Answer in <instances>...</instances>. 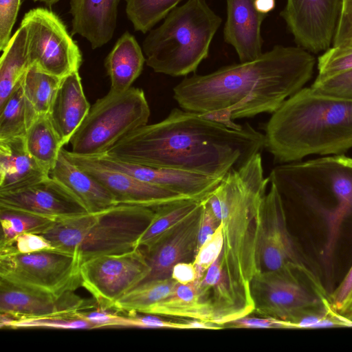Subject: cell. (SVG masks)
<instances>
[{
  "instance_id": "33",
  "label": "cell",
  "mask_w": 352,
  "mask_h": 352,
  "mask_svg": "<svg viewBox=\"0 0 352 352\" xmlns=\"http://www.w3.org/2000/svg\"><path fill=\"white\" fill-rule=\"evenodd\" d=\"M177 284L172 278L141 283L118 300L113 309L128 314H143L148 307L170 294Z\"/></svg>"
},
{
  "instance_id": "19",
  "label": "cell",
  "mask_w": 352,
  "mask_h": 352,
  "mask_svg": "<svg viewBox=\"0 0 352 352\" xmlns=\"http://www.w3.org/2000/svg\"><path fill=\"white\" fill-rule=\"evenodd\" d=\"M202 210L203 201L199 208L171 234L148 248L140 249L148 272L140 284L171 278L174 265L194 258Z\"/></svg>"
},
{
  "instance_id": "37",
  "label": "cell",
  "mask_w": 352,
  "mask_h": 352,
  "mask_svg": "<svg viewBox=\"0 0 352 352\" xmlns=\"http://www.w3.org/2000/svg\"><path fill=\"white\" fill-rule=\"evenodd\" d=\"M352 69V40L333 46L318 58V74L324 79Z\"/></svg>"
},
{
  "instance_id": "1",
  "label": "cell",
  "mask_w": 352,
  "mask_h": 352,
  "mask_svg": "<svg viewBox=\"0 0 352 352\" xmlns=\"http://www.w3.org/2000/svg\"><path fill=\"white\" fill-rule=\"evenodd\" d=\"M263 148L264 134L248 123L233 129L174 108L162 121L133 131L105 153L130 163L222 178Z\"/></svg>"
},
{
  "instance_id": "5",
  "label": "cell",
  "mask_w": 352,
  "mask_h": 352,
  "mask_svg": "<svg viewBox=\"0 0 352 352\" xmlns=\"http://www.w3.org/2000/svg\"><path fill=\"white\" fill-rule=\"evenodd\" d=\"M270 182L283 203H292L319 215L331 239L340 236L352 217V158L344 155L290 162L274 167Z\"/></svg>"
},
{
  "instance_id": "14",
  "label": "cell",
  "mask_w": 352,
  "mask_h": 352,
  "mask_svg": "<svg viewBox=\"0 0 352 352\" xmlns=\"http://www.w3.org/2000/svg\"><path fill=\"white\" fill-rule=\"evenodd\" d=\"M63 151L69 160L99 181L111 193L118 204L140 205L157 209L192 199L107 166L93 156L78 155L64 148Z\"/></svg>"
},
{
  "instance_id": "29",
  "label": "cell",
  "mask_w": 352,
  "mask_h": 352,
  "mask_svg": "<svg viewBox=\"0 0 352 352\" xmlns=\"http://www.w3.org/2000/svg\"><path fill=\"white\" fill-rule=\"evenodd\" d=\"M200 285L210 294L220 325L223 327L228 322L243 316L223 269L220 255L200 280Z\"/></svg>"
},
{
  "instance_id": "11",
  "label": "cell",
  "mask_w": 352,
  "mask_h": 352,
  "mask_svg": "<svg viewBox=\"0 0 352 352\" xmlns=\"http://www.w3.org/2000/svg\"><path fill=\"white\" fill-rule=\"evenodd\" d=\"M28 30L31 65L60 78L78 72L82 54L62 20L52 11L36 8L21 22Z\"/></svg>"
},
{
  "instance_id": "30",
  "label": "cell",
  "mask_w": 352,
  "mask_h": 352,
  "mask_svg": "<svg viewBox=\"0 0 352 352\" xmlns=\"http://www.w3.org/2000/svg\"><path fill=\"white\" fill-rule=\"evenodd\" d=\"M24 140L28 153L50 173L64 145L48 114L34 120Z\"/></svg>"
},
{
  "instance_id": "27",
  "label": "cell",
  "mask_w": 352,
  "mask_h": 352,
  "mask_svg": "<svg viewBox=\"0 0 352 352\" xmlns=\"http://www.w3.org/2000/svg\"><path fill=\"white\" fill-rule=\"evenodd\" d=\"M2 52L0 59V106L19 85L32 65L28 30L24 24L21 23Z\"/></svg>"
},
{
  "instance_id": "7",
  "label": "cell",
  "mask_w": 352,
  "mask_h": 352,
  "mask_svg": "<svg viewBox=\"0 0 352 352\" xmlns=\"http://www.w3.org/2000/svg\"><path fill=\"white\" fill-rule=\"evenodd\" d=\"M221 19L206 0H188L152 29L142 43L146 63L155 72L183 76L208 57Z\"/></svg>"
},
{
  "instance_id": "47",
  "label": "cell",
  "mask_w": 352,
  "mask_h": 352,
  "mask_svg": "<svg viewBox=\"0 0 352 352\" xmlns=\"http://www.w3.org/2000/svg\"><path fill=\"white\" fill-rule=\"evenodd\" d=\"M146 314V315H138L137 313L129 314L128 316L130 318L131 327L181 329V322L164 320L154 314Z\"/></svg>"
},
{
  "instance_id": "25",
  "label": "cell",
  "mask_w": 352,
  "mask_h": 352,
  "mask_svg": "<svg viewBox=\"0 0 352 352\" xmlns=\"http://www.w3.org/2000/svg\"><path fill=\"white\" fill-rule=\"evenodd\" d=\"M143 314L199 319L220 325L209 293L201 287L200 280L185 285L177 283L170 294Z\"/></svg>"
},
{
  "instance_id": "38",
  "label": "cell",
  "mask_w": 352,
  "mask_h": 352,
  "mask_svg": "<svg viewBox=\"0 0 352 352\" xmlns=\"http://www.w3.org/2000/svg\"><path fill=\"white\" fill-rule=\"evenodd\" d=\"M223 242V225L220 222L214 233L201 245L192 260L199 279L204 277L208 269L221 254Z\"/></svg>"
},
{
  "instance_id": "23",
  "label": "cell",
  "mask_w": 352,
  "mask_h": 352,
  "mask_svg": "<svg viewBox=\"0 0 352 352\" xmlns=\"http://www.w3.org/2000/svg\"><path fill=\"white\" fill-rule=\"evenodd\" d=\"M63 148L50 173L52 177L67 188L89 213L99 212L119 204L99 181L69 160Z\"/></svg>"
},
{
  "instance_id": "40",
  "label": "cell",
  "mask_w": 352,
  "mask_h": 352,
  "mask_svg": "<svg viewBox=\"0 0 352 352\" xmlns=\"http://www.w3.org/2000/svg\"><path fill=\"white\" fill-rule=\"evenodd\" d=\"M311 87L324 94L352 99V69L324 79H316Z\"/></svg>"
},
{
  "instance_id": "34",
  "label": "cell",
  "mask_w": 352,
  "mask_h": 352,
  "mask_svg": "<svg viewBox=\"0 0 352 352\" xmlns=\"http://www.w3.org/2000/svg\"><path fill=\"white\" fill-rule=\"evenodd\" d=\"M128 19L135 31L146 33L177 6L182 0H124Z\"/></svg>"
},
{
  "instance_id": "22",
  "label": "cell",
  "mask_w": 352,
  "mask_h": 352,
  "mask_svg": "<svg viewBox=\"0 0 352 352\" xmlns=\"http://www.w3.org/2000/svg\"><path fill=\"white\" fill-rule=\"evenodd\" d=\"M90 108L78 72L63 78L48 116L63 145L70 142Z\"/></svg>"
},
{
  "instance_id": "3",
  "label": "cell",
  "mask_w": 352,
  "mask_h": 352,
  "mask_svg": "<svg viewBox=\"0 0 352 352\" xmlns=\"http://www.w3.org/2000/svg\"><path fill=\"white\" fill-rule=\"evenodd\" d=\"M269 182L259 152L229 170L206 198L223 225L221 260L243 316L255 309L251 284L260 272L261 204Z\"/></svg>"
},
{
  "instance_id": "43",
  "label": "cell",
  "mask_w": 352,
  "mask_h": 352,
  "mask_svg": "<svg viewBox=\"0 0 352 352\" xmlns=\"http://www.w3.org/2000/svg\"><path fill=\"white\" fill-rule=\"evenodd\" d=\"M76 315L93 324L96 329L102 327H131L129 316H122L98 308L96 311H80Z\"/></svg>"
},
{
  "instance_id": "46",
  "label": "cell",
  "mask_w": 352,
  "mask_h": 352,
  "mask_svg": "<svg viewBox=\"0 0 352 352\" xmlns=\"http://www.w3.org/2000/svg\"><path fill=\"white\" fill-rule=\"evenodd\" d=\"M352 40V0H343L342 14L333 39V46Z\"/></svg>"
},
{
  "instance_id": "50",
  "label": "cell",
  "mask_w": 352,
  "mask_h": 352,
  "mask_svg": "<svg viewBox=\"0 0 352 352\" xmlns=\"http://www.w3.org/2000/svg\"><path fill=\"white\" fill-rule=\"evenodd\" d=\"M256 9L261 13L267 14L275 7V0H255Z\"/></svg>"
},
{
  "instance_id": "32",
  "label": "cell",
  "mask_w": 352,
  "mask_h": 352,
  "mask_svg": "<svg viewBox=\"0 0 352 352\" xmlns=\"http://www.w3.org/2000/svg\"><path fill=\"white\" fill-rule=\"evenodd\" d=\"M60 78L32 65L22 80L25 97L38 116L49 113Z\"/></svg>"
},
{
  "instance_id": "36",
  "label": "cell",
  "mask_w": 352,
  "mask_h": 352,
  "mask_svg": "<svg viewBox=\"0 0 352 352\" xmlns=\"http://www.w3.org/2000/svg\"><path fill=\"white\" fill-rule=\"evenodd\" d=\"M77 313V312H76ZM54 316L14 320L9 316L0 314L1 328H52L62 329H96L90 322L76 315Z\"/></svg>"
},
{
  "instance_id": "2",
  "label": "cell",
  "mask_w": 352,
  "mask_h": 352,
  "mask_svg": "<svg viewBox=\"0 0 352 352\" xmlns=\"http://www.w3.org/2000/svg\"><path fill=\"white\" fill-rule=\"evenodd\" d=\"M316 58L301 47L276 45L257 58L184 78L173 88L180 108L232 119L273 113L311 79Z\"/></svg>"
},
{
  "instance_id": "41",
  "label": "cell",
  "mask_w": 352,
  "mask_h": 352,
  "mask_svg": "<svg viewBox=\"0 0 352 352\" xmlns=\"http://www.w3.org/2000/svg\"><path fill=\"white\" fill-rule=\"evenodd\" d=\"M329 298L337 312L352 320V265Z\"/></svg>"
},
{
  "instance_id": "9",
  "label": "cell",
  "mask_w": 352,
  "mask_h": 352,
  "mask_svg": "<svg viewBox=\"0 0 352 352\" xmlns=\"http://www.w3.org/2000/svg\"><path fill=\"white\" fill-rule=\"evenodd\" d=\"M254 311L291 322L307 309L329 298L318 277L302 262L257 274L251 284Z\"/></svg>"
},
{
  "instance_id": "13",
  "label": "cell",
  "mask_w": 352,
  "mask_h": 352,
  "mask_svg": "<svg viewBox=\"0 0 352 352\" xmlns=\"http://www.w3.org/2000/svg\"><path fill=\"white\" fill-rule=\"evenodd\" d=\"M342 6L343 0H287L280 16L300 47L318 53L333 44Z\"/></svg>"
},
{
  "instance_id": "15",
  "label": "cell",
  "mask_w": 352,
  "mask_h": 352,
  "mask_svg": "<svg viewBox=\"0 0 352 352\" xmlns=\"http://www.w3.org/2000/svg\"><path fill=\"white\" fill-rule=\"evenodd\" d=\"M74 291L55 295L12 283L0 278V314L14 320L74 315L95 307Z\"/></svg>"
},
{
  "instance_id": "8",
  "label": "cell",
  "mask_w": 352,
  "mask_h": 352,
  "mask_svg": "<svg viewBox=\"0 0 352 352\" xmlns=\"http://www.w3.org/2000/svg\"><path fill=\"white\" fill-rule=\"evenodd\" d=\"M150 108L142 89L109 91L97 100L70 140L72 152L87 156L107 153L133 131L147 124Z\"/></svg>"
},
{
  "instance_id": "44",
  "label": "cell",
  "mask_w": 352,
  "mask_h": 352,
  "mask_svg": "<svg viewBox=\"0 0 352 352\" xmlns=\"http://www.w3.org/2000/svg\"><path fill=\"white\" fill-rule=\"evenodd\" d=\"M206 198L203 200V210L198 231L196 253L201 245L214 233L220 224V221L214 214Z\"/></svg>"
},
{
  "instance_id": "12",
  "label": "cell",
  "mask_w": 352,
  "mask_h": 352,
  "mask_svg": "<svg viewBox=\"0 0 352 352\" xmlns=\"http://www.w3.org/2000/svg\"><path fill=\"white\" fill-rule=\"evenodd\" d=\"M148 272L142 250L105 254L88 259L80 266L82 286L98 308L113 309L115 303L139 285Z\"/></svg>"
},
{
  "instance_id": "48",
  "label": "cell",
  "mask_w": 352,
  "mask_h": 352,
  "mask_svg": "<svg viewBox=\"0 0 352 352\" xmlns=\"http://www.w3.org/2000/svg\"><path fill=\"white\" fill-rule=\"evenodd\" d=\"M173 280L180 284H188L197 280H201L192 262H179L172 269L171 276Z\"/></svg>"
},
{
  "instance_id": "26",
  "label": "cell",
  "mask_w": 352,
  "mask_h": 352,
  "mask_svg": "<svg viewBox=\"0 0 352 352\" xmlns=\"http://www.w3.org/2000/svg\"><path fill=\"white\" fill-rule=\"evenodd\" d=\"M146 58L135 36L126 31L116 41L104 60L111 80V91L124 92L140 75Z\"/></svg>"
},
{
  "instance_id": "45",
  "label": "cell",
  "mask_w": 352,
  "mask_h": 352,
  "mask_svg": "<svg viewBox=\"0 0 352 352\" xmlns=\"http://www.w3.org/2000/svg\"><path fill=\"white\" fill-rule=\"evenodd\" d=\"M226 324H228L229 327L234 328L287 329L285 320L269 316L257 318L245 316L233 320Z\"/></svg>"
},
{
  "instance_id": "24",
  "label": "cell",
  "mask_w": 352,
  "mask_h": 352,
  "mask_svg": "<svg viewBox=\"0 0 352 352\" xmlns=\"http://www.w3.org/2000/svg\"><path fill=\"white\" fill-rule=\"evenodd\" d=\"M49 176L27 151L24 138L0 140V192L26 188Z\"/></svg>"
},
{
  "instance_id": "20",
  "label": "cell",
  "mask_w": 352,
  "mask_h": 352,
  "mask_svg": "<svg viewBox=\"0 0 352 352\" xmlns=\"http://www.w3.org/2000/svg\"><path fill=\"white\" fill-rule=\"evenodd\" d=\"M224 41L236 51L240 62L253 60L263 52L261 25L267 14L256 8L255 0H226Z\"/></svg>"
},
{
  "instance_id": "4",
  "label": "cell",
  "mask_w": 352,
  "mask_h": 352,
  "mask_svg": "<svg viewBox=\"0 0 352 352\" xmlns=\"http://www.w3.org/2000/svg\"><path fill=\"white\" fill-rule=\"evenodd\" d=\"M263 131L265 148L278 163L343 155L352 148V99L303 87L272 113Z\"/></svg>"
},
{
  "instance_id": "31",
  "label": "cell",
  "mask_w": 352,
  "mask_h": 352,
  "mask_svg": "<svg viewBox=\"0 0 352 352\" xmlns=\"http://www.w3.org/2000/svg\"><path fill=\"white\" fill-rule=\"evenodd\" d=\"M21 82L0 106V140L25 138L39 116L26 100Z\"/></svg>"
},
{
  "instance_id": "17",
  "label": "cell",
  "mask_w": 352,
  "mask_h": 352,
  "mask_svg": "<svg viewBox=\"0 0 352 352\" xmlns=\"http://www.w3.org/2000/svg\"><path fill=\"white\" fill-rule=\"evenodd\" d=\"M0 208L25 212L55 221L87 212L70 190L50 175L26 188L0 192Z\"/></svg>"
},
{
  "instance_id": "10",
  "label": "cell",
  "mask_w": 352,
  "mask_h": 352,
  "mask_svg": "<svg viewBox=\"0 0 352 352\" xmlns=\"http://www.w3.org/2000/svg\"><path fill=\"white\" fill-rule=\"evenodd\" d=\"M81 261L55 249L0 254V278L19 286L61 295L82 286Z\"/></svg>"
},
{
  "instance_id": "51",
  "label": "cell",
  "mask_w": 352,
  "mask_h": 352,
  "mask_svg": "<svg viewBox=\"0 0 352 352\" xmlns=\"http://www.w3.org/2000/svg\"><path fill=\"white\" fill-rule=\"evenodd\" d=\"M33 1H39L46 4L47 6H51L56 3L59 0H32Z\"/></svg>"
},
{
  "instance_id": "28",
  "label": "cell",
  "mask_w": 352,
  "mask_h": 352,
  "mask_svg": "<svg viewBox=\"0 0 352 352\" xmlns=\"http://www.w3.org/2000/svg\"><path fill=\"white\" fill-rule=\"evenodd\" d=\"M203 200L186 199L157 208L137 248H148L171 234L199 208Z\"/></svg>"
},
{
  "instance_id": "35",
  "label": "cell",
  "mask_w": 352,
  "mask_h": 352,
  "mask_svg": "<svg viewBox=\"0 0 352 352\" xmlns=\"http://www.w3.org/2000/svg\"><path fill=\"white\" fill-rule=\"evenodd\" d=\"M54 221L25 212L0 208V244L5 243L23 233L41 234Z\"/></svg>"
},
{
  "instance_id": "18",
  "label": "cell",
  "mask_w": 352,
  "mask_h": 352,
  "mask_svg": "<svg viewBox=\"0 0 352 352\" xmlns=\"http://www.w3.org/2000/svg\"><path fill=\"white\" fill-rule=\"evenodd\" d=\"M93 157L104 165L123 171L141 181L198 200L208 197L223 178L130 163L114 158L107 153Z\"/></svg>"
},
{
  "instance_id": "49",
  "label": "cell",
  "mask_w": 352,
  "mask_h": 352,
  "mask_svg": "<svg viewBox=\"0 0 352 352\" xmlns=\"http://www.w3.org/2000/svg\"><path fill=\"white\" fill-rule=\"evenodd\" d=\"M223 327L216 323L199 319H190L181 322V329H219Z\"/></svg>"
},
{
  "instance_id": "21",
  "label": "cell",
  "mask_w": 352,
  "mask_h": 352,
  "mask_svg": "<svg viewBox=\"0 0 352 352\" xmlns=\"http://www.w3.org/2000/svg\"><path fill=\"white\" fill-rule=\"evenodd\" d=\"M120 0H70L72 33L87 40L93 50L107 44L117 25Z\"/></svg>"
},
{
  "instance_id": "39",
  "label": "cell",
  "mask_w": 352,
  "mask_h": 352,
  "mask_svg": "<svg viewBox=\"0 0 352 352\" xmlns=\"http://www.w3.org/2000/svg\"><path fill=\"white\" fill-rule=\"evenodd\" d=\"M47 249L54 248L45 236L41 234L27 232L0 244V254H26Z\"/></svg>"
},
{
  "instance_id": "42",
  "label": "cell",
  "mask_w": 352,
  "mask_h": 352,
  "mask_svg": "<svg viewBox=\"0 0 352 352\" xmlns=\"http://www.w3.org/2000/svg\"><path fill=\"white\" fill-rule=\"evenodd\" d=\"M22 0H0V50L9 43Z\"/></svg>"
},
{
  "instance_id": "16",
  "label": "cell",
  "mask_w": 352,
  "mask_h": 352,
  "mask_svg": "<svg viewBox=\"0 0 352 352\" xmlns=\"http://www.w3.org/2000/svg\"><path fill=\"white\" fill-rule=\"evenodd\" d=\"M258 258L260 272L279 271L302 262L287 228L281 197L272 183L261 204Z\"/></svg>"
},
{
  "instance_id": "6",
  "label": "cell",
  "mask_w": 352,
  "mask_h": 352,
  "mask_svg": "<svg viewBox=\"0 0 352 352\" xmlns=\"http://www.w3.org/2000/svg\"><path fill=\"white\" fill-rule=\"evenodd\" d=\"M155 212L147 206L119 204L99 212L56 220L41 234L54 249L75 255L82 263L137 249Z\"/></svg>"
}]
</instances>
